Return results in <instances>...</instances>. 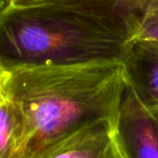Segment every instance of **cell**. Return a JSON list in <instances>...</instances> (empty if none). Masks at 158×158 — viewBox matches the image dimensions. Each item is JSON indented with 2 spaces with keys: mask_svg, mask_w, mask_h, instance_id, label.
I'll return each instance as SVG.
<instances>
[{
  "mask_svg": "<svg viewBox=\"0 0 158 158\" xmlns=\"http://www.w3.org/2000/svg\"><path fill=\"white\" fill-rule=\"evenodd\" d=\"M126 87L121 60L2 70V92L21 120L15 158H37L94 121L114 123Z\"/></svg>",
  "mask_w": 158,
  "mask_h": 158,
  "instance_id": "obj_1",
  "label": "cell"
},
{
  "mask_svg": "<svg viewBox=\"0 0 158 158\" xmlns=\"http://www.w3.org/2000/svg\"><path fill=\"white\" fill-rule=\"evenodd\" d=\"M126 41L91 19L41 7L0 10V69L121 60Z\"/></svg>",
  "mask_w": 158,
  "mask_h": 158,
  "instance_id": "obj_2",
  "label": "cell"
},
{
  "mask_svg": "<svg viewBox=\"0 0 158 158\" xmlns=\"http://www.w3.org/2000/svg\"><path fill=\"white\" fill-rule=\"evenodd\" d=\"M16 7H41L78 14L129 41L141 19L158 0H6Z\"/></svg>",
  "mask_w": 158,
  "mask_h": 158,
  "instance_id": "obj_3",
  "label": "cell"
},
{
  "mask_svg": "<svg viewBox=\"0 0 158 158\" xmlns=\"http://www.w3.org/2000/svg\"><path fill=\"white\" fill-rule=\"evenodd\" d=\"M123 158H158V110H148L126 87L114 123Z\"/></svg>",
  "mask_w": 158,
  "mask_h": 158,
  "instance_id": "obj_4",
  "label": "cell"
},
{
  "mask_svg": "<svg viewBox=\"0 0 158 158\" xmlns=\"http://www.w3.org/2000/svg\"><path fill=\"white\" fill-rule=\"evenodd\" d=\"M127 86L148 110H158V40L127 41L123 57Z\"/></svg>",
  "mask_w": 158,
  "mask_h": 158,
  "instance_id": "obj_5",
  "label": "cell"
},
{
  "mask_svg": "<svg viewBox=\"0 0 158 158\" xmlns=\"http://www.w3.org/2000/svg\"><path fill=\"white\" fill-rule=\"evenodd\" d=\"M37 158H123L114 123L102 119L79 129L40 154Z\"/></svg>",
  "mask_w": 158,
  "mask_h": 158,
  "instance_id": "obj_6",
  "label": "cell"
},
{
  "mask_svg": "<svg viewBox=\"0 0 158 158\" xmlns=\"http://www.w3.org/2000/svg\"><path fill=\"white\" fill-rule=\"evenodd\" d=\"M21 141V120L12 102L1 91L0 158H15Z\"/></svg>",
  "mask_w": 158,
  "mask_h": 158,
  "instance_id": "obj_7",
  "label": "cell"
},
{
  "mask_svg": "<svg viewBox=\"0 0 158 158\" xmlns=\"http://www.w3.org/2000/svg\"><path fill=\"white\" fill-rule=\"evenodd\" d=\"M134 39L158 40V5L152 7L141 19L130 38V40Z\"/></svg>",
  "mask_w": 158,
  "mask_h": 158,
  "instance_id": "obj_8",
  "label": "cell"
},
{
  "mask_svg": "<svg viewBox=\"0 0 158 158\" xmlns=\"http://www.w3.org/2000/svg\"><path fill=\"white\" fill-rule=\"evenodd\" d=\"M1 91H2V70L0 69V98H1Z\"/></svg>",
  "mask_w": 158,
  "mask_h": 158,
  "instance_id": "obj_9",
  "label": "cell"
},
{
  "mask_svg": "<svg viewBox=\"0 0 158 158\" xmlns=\"http://www.w3.org/2000/svg\"><path fill=\"white\" fill-rule=\"evenodd\" d=\"M6 3H7V2H6V0H0V10H1L3 7H5Z\"/></svg>",
  "mask_w": 158,
  "mask_h": 158,
  "instance_id": "obj_10",
  "label": "cell"
},
{
  "mask_svg": "<svg viewBox=\"0 0 158 158\" xmlns=\"http://www.w3.org/2000/svg\"></svg>",
  "mask_w": 158,
  "mask_h": 158,
  "instance_id": "obj_11",
  "label": "cell"
}]
</instances>
